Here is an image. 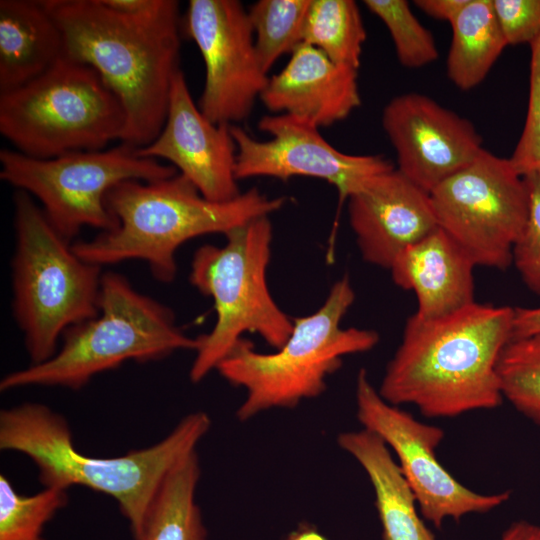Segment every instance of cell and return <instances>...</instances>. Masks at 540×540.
Wrapping results in <instances>:
<instances>
[{
    "label": "cell",
    "instance_id": "cell-1",
    "mask_svg": "<svg viewBox=\"0 0 540 540\" xmlns=\"http://www.w3.org/2000/svg\"><path fill=\"white\" fill-rule=\"evenodd\" d=\"M56 20L64 55L89 65L120 99L126 114L121 143L149 145L167 116L180 68L179 2L160 0L143 15H127L103 0H43Z\"/></svg>",
    "mask_w": 540,
    "mask_h": 540
},
{
    "label": "cell",
    "instance_id": "cell-2",
    "mask_svg": "<svg viewBox=\"0 0 540 540\" xmlns=\"http://www.w3.org/2000/svg\"><path fill=\"white\" fill-rule=\"evenodd\" d=\"M514 308L473 302L455 312L405 324L379 394L414 405L428 418H452L499 407L497 363L512 340Z\"/></svg>",
    "mask_w": 540,
    "mask_h": 540
},
{
    "label": "cell",
    "instance_id": "cell-3",
    "mask_svg": "<svg viewBox=\"0 0 540 540\" xmlns=\"http://www.w3.org/2000/svg\"><path fill=\"white\" fill-rule=\"evenodd\" d=\"M211 427L209 415L184 416L158 443L115 457L77 450L67 420L48 406L26 402L0 412V449L32 460L44 487L83 486L112 497L127 519L134 540H142L157 493L171 469Z\"/></svg>",
    "mask_w": 540,
    "mask_h": 540
},
{
    "label": "cell",
    "instance_id": "cell-4",
    "mask_svg": "<svg viewBox=\"0 0 540 540\" xmlns=\"http://www.w3.org/2000/svg\"><path fill=\"white\" fill-rule=\"evenodd\" d=\"M105 203L116 227L73 243L75 253L101 267L140 260L155 280L171 283L177 273L176 252L185 242L211 233L225 235L269 216L284 206L286 198H271L251 188L230 201H211L177 173L152 182H120L107 193Z\"/></svg>",
    "mask_w": 540,
    "mask_h": 540
},
{
    "label": "cell",
    "instance_id": "cell-5",
    "mask_svg": "<svg viewBox=\"0 0 540 540\" xmlns=\"http://www.w3.org/2000/svg\"><path fill=\"white\" fill-rule=\"evenodd\" d=\"M61 340L50 359L6 374L0 390L45 386L77 391L127 361H158L179 350L196 352L200 345L198 337L177 326L169 307L113 271L103 273L98 315L68 328Z\"/></svg>",
    "mask_w": 540,
    "mask_h": 540
},
{
    "label": "cell",
    "instance_id": "cell-6",
    "mask_svg": "<svg viewBox=\"0 0 540 540\" xmlns=\"http://www.w3.org/2000/svg\"><path fill=\"white\" fill-rule=\"evenodd\" d=\"M354 300L350 279L344 276L315 312L293 319L289 338L275 352H258L245 338L235 344L216 370L227 382L246 390L236 412L239 421L271 409L295 408L304 399L320 396L343 357L377 345L376 331L341 327Z\"/></svg>",
    "mask_w": 540,
    "mask_h": 540
},
{
    "label": "cell",
    "instance_id": "cell-7",
    "mask_svg": "<svg viewBox=\"0 0 540 540\" xmlns=\"http://www.w3.org/2000/svg\"><path fill=\"white\" fill-rule=\"evenodd\" d=\"M12 313L30 364L50 359L64 332L99 313L102 267L81 259L26 192L14 194Z\"/></svg>",
    "mask_w": 540,
    "mask_h": 540
},
{
    "label": "cell",
    "instance_id": "cell-8",
    "mask_svg": "<svg viewBox=\"0 0 540 540\" xmlns=\"http://www.w3.org/2000/svg\"><path fill=\"white\" fill-rule=\"evenodd\" d=\"M272 237L269 216H264L226 233L222 246L205 244L195 251L189 281L212 298L216 322L198 337L192 383L216 370L244 333L259 335L275 350L289 338L293 319L275 302L267 283Z\"/></svg>",
    "mask_w": 540,
    "mask_h": 540
},
{
    "label": "cell",
    "instance_id": "cell-9",
    "mask_svg": "<svg viewBox=\"0 0 540 540\" xmlns=\"http://www.w3.org/2000/svg\"><path fill=\"white\" fill-rule=\"evenodd\" d=\"M124 107L89 65L63 55L45 73L0 93V133L17 152L51 159L121 141Z\"/></svg>",
    "mask_w": 540,
    "mask_h": 540
},
{
    "label": "cell",
    "instance_id": "cell-10",
    "mask_svg": "<svg viewBox=\"0 0 540 540\" xmlns=\"http://www.w3.org/2000/svg\"><path fill=\"white\" fill-rule=\"evenodd\" d=\"M0 163L1 180L37 199L49 223L70 243L84 227L101 232L116 227L105 197L118 183L152 182L177 174L172 165L141 157L136 148L123 143L51 159L1 149Z\"/></svg>",
    "mask_w": 540,
    "mask_h": 540
},
{
    "label": "cell",
    "instance_id": "cell-11",
    "mask_svg": "<svg viewBox=\"0 0 540 540\" xmlns=\"http://www.w3.org/2000/svg\"><path fill=\"white\" fill-rule=\"evenodd\" d=\"M437 226L476 266L505 270L529 214L525 177L508 158L483 149L430 193Z\"/></svg>",
    "mask_w": 540,
    "mask_h": 540
},
{
    "label": "cell",
    "instance_id": "cell-12",
    "mask_svg": "<svg viewBox=\"0 0 540 540\" xmlns=\"http://www.w3.org/2000/svg\"><path fill=\"white\" fill-rule=\"evenodd\" d=\"M355 399L358 421L394 451L421 516L436 528L446 519L459 521L468 514L490 512L510 499V491L477 493L452 476L435 452L444 430L384 400L363 368L357 374Z\"/></svg>",
    "mask_w": 540,
    "mask_h": 540
},
{
    "label": "cell",
    "instance_id": "cell-13",
    "mask_svg": "<svg viewBox=\"0 0 540 540\" xmlns=\"http://www.w3.org/2000/svg\"><path fill=\"white\" fill-rule=\"evenodd\" d=\"M184 28L205 65L198 105L203 115L215 124L247 119L269 80L247 10L237 0H190Z\"/></svg>",
    "mask_w": 540,
    "mask_h": 540
},
{
    "label": "cell",
    "instance_id": "cell-14",
    "mask_svg": "<svg viewBox=\"0 0 540 540\" xmlns=\"http://www.w3.org/2000/svg\"><path fill=\"white\" fill-rule=\"evenodd\" d=\"M258 128L271 137L261 141L237 125L231 133L237 147V180L271 177L317 178L334 186L340 203L373 177L393 170L383 155H351L333 147L310 122L287 114L265 115Z\"/></svg>",
    "mask_w": 540,
    "mask_h": 540
},
{
    "label": "cell",
    "instance_id": "cell-15",
    "mask_svg": "<svg viewBox=\"0 0 540 540\" xmlns=\"http://www.w3.org/2000/svg\"><path fill=\"white\" fill-rule=\"evenodd\" d=\"M382 127L396 152L397 170L429 194L484 149L468 119L416 92L385 105Z\"/></svg>",
    "mask_w": 540,
    "mask_h": 540
},
{
    "label": "cell",
    "instance_id": "cell-16",
    "mask_svg": "<svg viewBox=\"0 0 540 540\" xmlns=\"http://www.w3.org/2000/svg\"><path fill=\"white\" fill-rule=\"evenodd\" d=\"M136 152L165 159L211 201H230L242 193L235 175L237 147L231 125L215 124L203 115L181 69L173 79L160 133Z\"/></svg>",
    "mask_w": 540,
    "mask_h": 540
},
{
    "label": "cell",
    "instance_id": "cell-17",
    "mask_svg": "<svg viewBox=\"0 0 540 540\" xmlns=\"http://www.w3.org/2000/svg\"><path fill=\"white\" fill-rule=\"evenodd\" d=\"M347 201L363 260L385 269L404 248L438 227L430 194L396 168L370 179Z\"/></svg>",
    "mask_w": 540,
    "mask_h": 540
},
{
    "label": "cell",
    "instance_id": "cell-18",
    "mask_svg": "<svg viewBox=\"0 0 540 540\" xmlns=\"http://www.w3.org/2000/svg\"><path fill=\"white\" fill-rule=\"evenodd\" d=\"M260 100L273 113L291 115L318 128L331 126L361 105L358 71L302 43L286 66L269 77Z\"/></svg>",
    "mask_w": 540,
    "mask_h": 540
},
{
    "label": "cell",
    "instance_id": "cell-19",
    "mask_svg": "<svg viewBox=\"0 0 540 540\" xmlns=\"http://www.w3.org/2000/svg\"><path fill=\"white\" fill-rule=\"evenodd\" d=\"M476 265L442 229L404 248L389 270L393 282L416 294V315L441 317L473 302Z\"/></svg>",
    "mask_w": 540,
    "mask_h": 540
},
{
    "label": "cell",
    "instance_id": "cell-20",
    "mask_svg": "<svg viewBox=\"0 0 540 540\" xmlns=\"http://www.w3.org/2000/svg\"><path fill=\"white\" fill-rule=\"evenodd\" d=\"M63 55L61 30L43 0L0 1V93L36 79Z\"/></svg>",
    "mask_w": 540,
    "mask_h": 540
},
{
    "label": "cell",
    "instance_id": "cell-21",
    "mask_svg": "<svg viewBox=\"0 0 540 540\" xmlns=\"http://www.w3.org/2000/svg\"><path fill=\"white\" fill-rule=\"evenodd\" d=\"M339 447L366 472L375 494L383 540H436L420 517L416 497L386 443L362 428L342 432Z\"/></svg>",
    "mask_w": 540,
    "mask_h": 540
},
{
    "label": "cell",
    "instance_id": "cell-22",
    "mask_svg": "<svg viewBox=\"0 0 540 540\" xmlns=\"http://www.w3.org/2000/svg\"><path fill=\"white\" fill-rule=\"evenodd\" d=\"M451 27L447 76L457 88L470 90L486 78L508 45L492 0H470Z\"/></svg>",
    "mask_w": 540,
    "mask_h": 540
},
{
    "label": "cell",
    "instance_id": "cell-23",
    "mask_svg": "<svg viewBox=\"0 0 540 540\" xmlns=\"http://www.w3.org/2000/svg\"><path fill=\"white\" fill-rule=\"evenodd\" d=\"M200 474L196 450L171 469L151 507L142 540H206L196 502Z\"/></svg>",
    "mask_w": 540,
    "mask_h": 540
},
{
    "label": "cell",
    "instance_id": "cell-24",
    "mask_svg": "<svg viewBox=\"0 0 540 540\" xmlns=\"http://www.w3.org/2000/svg\"><path fill=\"white\" fill-rule=\"evenodd\" d=\"M366 38L355 1L311 0L303 43L316 47L333 62L358 71Z\"/></svg>",
    "mask_w": 540,
    "mask_h": 540
},
{
    "label": "cell",
    "instance_id": "cell-25",
    "mask_svg": "<svg viewBox=\"0 0 540 540\" xmlns=\"http://www.w3.org/2000/svg\"><path fill=\"white\" fill-rule=\"evenodd\" d=\"M311 0H259L247 10L259 62L268 74L285 54L303 43Z\"/></svg>",
    "mask_w": 540,
    "mask_h": 540
},
{
    "label": "cell",
    "instance_id": "cell-26",
    "mask_svg": "<svg viewBox=\"0 0 540 540\" xmlns=\"http://www.w3.org/2000/svg\"><path fill=\"white\" fill-rule=\"evenodd\" d=\"M497 374L503 399L540 427V334L512 339L500 354Z\"/></svg>",
    "mask_w": 540,
    "mask_h": 540
},
{
    "label": "cell",
    "instance_id": "cell-27",
    "mask_svg": "<svg viewBox=\"0 0 540 540\" xmlns=\"http://www.w3.org/2000/svg\"><path fill=\"white\" fill-rule=\"evenodd\" d=\"M68 490L44 487L33 495L18 493L0 475V540H45L44 528L68 504Z\"/></svg>",
    "mask_w": 540,
    "mask_h": 540
},
{
    "label": "cell",
    "instance_id": "cell-28",
    "mask_svg": "<svg viewBox=\"0 0 540 540\" xmlns=\"http://www.w3.org/2000/svg\"><path fill=\"white\" fill-rule=\"evenodd\" d=\"M364 5L387 27L400 64L415 69L434 62L438 50L432 33L405 0H365Z\"/></svg>",
    "mask_w": 540,
    "mask_h": 540
},
{
    "label": "cell",
    "instance_id": "cell-29",
    "mask_svg": "<svg viewBox=\"0 0 540 540\" xmlns=\"http://www.w3.org/2000/svg\"><path fill=\"white\" fill-rule=\"evenodd\" d=\"M529 99L526 120L512 155L508 158L521 176L540 172V37L532 44Z\"/></svg>",
    "mask_w": 540,
    "mask_h": 540
},
{
    "label": "cell",
    "instance_id": "cell-30",
    "mask_svg": "<svg viewBox=\"0 0 540 540\" xmlns=\"http://www.w3.org/2000/svg\"><path fill=\"white\" fill-rule=\"evenodd\" d=\"M529 189V214L512 251V263L522 281L540 296V172L524 176Z\"/></svg>",
    "mask_w": 540,
    "mask_h": 540
},
{
    "label": "cell",
    "instance_id": "cell-31",
    "mask_svg": "<svg viewBox=\"0 0 540 540\" xmlns=\"http://www.w3.org/2000/svg\"><path fill=\"white\" fill-rule=\"evenodd\" d=\"M507 45L532 44L540 37V0H492Z\"/></svg>",
    "mask_w": 540,
    "mask_h": 540
},
{
    "label": "cell",
    "instance_id": "cell-32",
    "mask_svg": "<svg viewBox=\"0 0 540 540\" xmlns=\"http://www.w3.org/2000/svg\"><path fill=\"white\" fill-rule=\"evenodd\" d=\"M470 0H416L414 4L434 19L450 24L457 18Z\"/></svg>",
    "mask_w": 540,
    "mask_h": 540
},
{
    "label": "cell",
    "instance_id": "cell-33",
    "mask_svg": "<svg viewBox=\"0 0 540 540\" xmlns=\"http://www.w3.org/2000/svg\"><path fill=\"white\" fill-rule=\"evenodd\" d=\"M540 334V306L514 308L512 339Z\"/></svg>",
    "mask_w": 540,
    "mask_h": 540
},
{
    "label": "cell",
    "instance_id": "cell-34",
    "mask_svg": "<svg viewBox=\"0 0 540 540\" xmlns=\"http://www.w3.org/2000/svg\"><path fill=\"white\" fill-rule=\"evenodd\" d=\"M111 9L127 15H143L153 11L160 0H103Z\"/></svg>",
    "mask_w": 540,
    "mask_h": 540
},
{
    "label": "cell",
    "instance_id": "cell-35",
    "mask_svg": "<svg viewBox=\"0 0 540 540\" xmlns=\"http://www.w3.org/2000/svg\"><path fill=\"white\" fill-rule=\"evenodd\" d=\"M499 540H540V525L518 520L511 523Z\"/></svg>",
    "mask_w": 540,
    "mask_h": 540
},
{
    "label": "cell",
    "instance_id": "cell-36",
    "mask_svg": "<svg viewBox=\"0 0 540 540\" xmlns=\"http://www.w3.org/2000/svg\"><path fill=\"white\" fill-rule=\"evenodd\" d=\"M286 540H327L316 529L304 527L291 533Z\"/></svg>",
    "mask_w": 540,
    "mask_h": 540
}]
</instances>
